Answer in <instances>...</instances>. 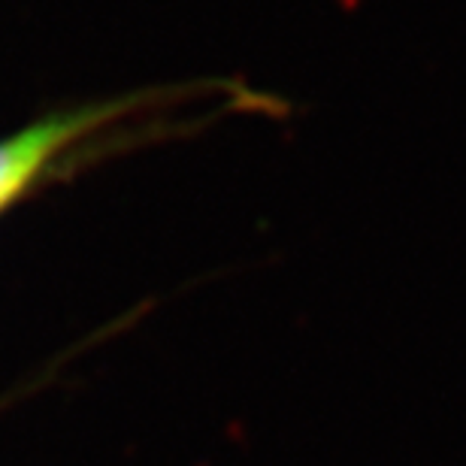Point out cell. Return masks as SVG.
Segmentation results:
<instances>
[{"label": "cell", "mask_w": 466, "mask_h": 466, "mask_svg": "<svg viewBox=\"0 0 466 466\" xmlns=\"http://www.w3.org/2000/svg\"><path fill=\"white\" fill-rule=\"evenodd\" d=\"M125 106L127 104L79 109V113L70 116H52L43 125H34L25 134L0 143V209L9 207L52 164V157L61 148H67L79 137L91 134V130L104 125L113 113H121Z\"/></svg>", "instance_id": "1"}]
</instances>
